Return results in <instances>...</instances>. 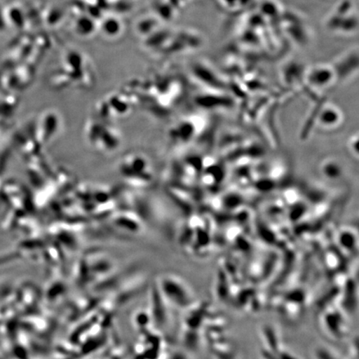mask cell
Wrapping results in <instances>:
<instances>
[{"instance_id": "1", "label": "cell", "mask_w": 359, "mask_h": 359, "mask_svg": "<svg viewBox=\"0 0 359 359\" xmlns=\"http://www.w3.org/2000/svg\"><path fill=\"white\" fill-rule=\"evenodd\" d=\"M335 74L330 67L318 66L309 71L307 80L312 88L325 89L334 83Z\"/></svg>"}, {"instance_id": "2", "label": "cell", "mask_w": 359, "mask_h": 359, "mask_svg": "<svg viewBox=\"0 0 359 359\" xmlns=\"http://www.w3.org/2000/svg\"><path fill=\"white\" fill-rule=\"evenodd\" d=\"M342 112L334 105H326L318 114V122L320 128L334 129L342 123Z\"/></svg>"}, {"instance_id": "3", "label": "cell", "mask_w": 359, "mask_h": 359, "mask_svg": "<svg viewBox=\"0 0 359 359\" xmlns=\"http://www.w3.org/2000/svg\"><path fill=\"white\" fill-rule=\"evenodd\" d=\"M320 170L323 177L330 180V181L340 178L343 174L342 168L335 160L325 161L323 163Z\"/></svg>"}, {"instance_id": "4", "label": "cell", "mask_w": 359, "mask_h": 359, "mask_svg": "<svg viewBox=\"0 0 359 359\" xmlns=\"http://www.w3.org/2000/svg\"><path fill=\"white\" fill-rule=\"evenodd\" d=\"M358 142L359 137L358 134L356 133L353 135L351 137L349 138L348 141V150L350 154H352L353 156L355 157L356 159H358Z\"/></svg>"}]
</instances>
